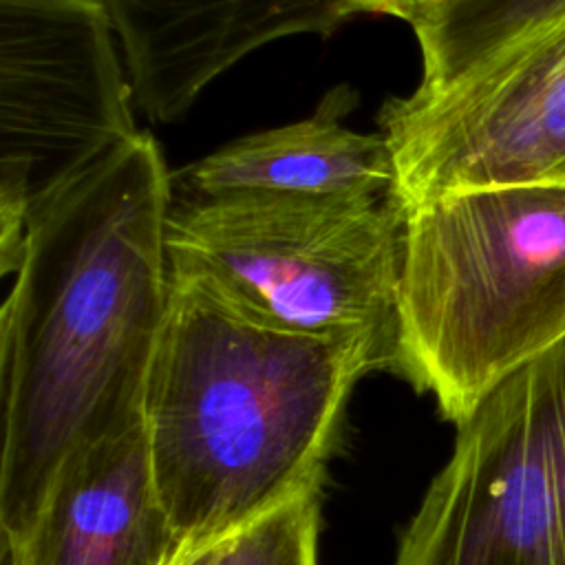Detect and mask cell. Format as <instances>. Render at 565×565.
<instances>
[{"label":"cell","instance_id":"4","mask_svg":"<svg viewBox=\"0 0 565 565\" xmlns=\"http://www.w3.org/2000/svg\"><path fill=\"white\" fill-rule=\"evenodd\" d=\"M404 221L395 192L172 194L168 269L271 327L362 342L397 371Z\"/></svg>","mask_w":565,"mask_h":565},{"label":"cell","instance_id":"15","mask_svg":"<svg viewBox=\"0 0 565 565\" xmlns=\"http://www.w3.org/2000/svg\"><path fill=\"white\" fill-rule=\"evenodd\" d=\"M177 558H179V556H177ZM177 558H174V563H172V565H177Z\"/></svg>","mask_w":565,"mask_h":565},{"label":"cell","instance_id":"12","mask_svg":"<svg viewBox=\"0 0 565 565\" xmlns=\"http://www.w3.org/2000/svg\"><path fill=\"white\" fill-rule=\"evenodd\" d=\"M320 492L298 497L258 521L196 550L177 565H318Z\"/></svg>","mask_w":565,"mask_h":565},{"label":"cell","instance_id":"13","mask_svg":"<svg viewBox=\"0 0 565 565\" xmlns=\"http://www.w3.org/2000/svg\"><path fill=\"white\" fill-rule=\"evenodd\" d=\"M358 13H382V15H393L399 20L411 22L419 11L441 2V0H349Z\"/></svg>","mask_w":565,"mask_h":565},{"label":"cell","instance_id":"11","mask_svg":"<svg viewBox=\"0 0 565 565\" xmlns=\"http://www.w3.org/2000/svg\"><path fill=\"white\" fill-rule=\"evenodd\" d=\"M561 20L565 0H441L408 22L422 57L415 88H441Z\"/></svg>","mask_w":565,"mask_h":565},{"label":"cell","instance_id":"1","mask_svg":"<svg viewBox=\"0 0 565 565\" xmlns=\"http://www.w3.org/2000/svg\"><path fill=\"white\" fill-rule=\"evenodd\" d=\"M170 205L172 172L146 130L33 203L0 309L2 541L29 536L77 452L141 424Z\"/></svg>","mask_w":565,"mask_h":565},{"label":"cell","instance_id":"10","mask_svg":"<svg viewBox=\"0 0 565 565\" xmlns=\"http://www.w3.org/2000/svg\"><path fill=\"white\" fill-rule=\"evenodd\" d=\"M338 93L307 119L238 137L172 174L174 196L274 192L380 196L395 192L386 137L342 124Z\"/></svg>","mask_w":565,"mask_h":565},{"label":"cell","instance_id":"5","mask_svg":"<svg viewBox=\"0 0 565 565\" xmlns=\"http://www.w3.org/2000/svg\"><path fill=\"white\" fill-rule=\"evenodd\" d=\"M393 565H565V340L457 426Z\"/></svg>","mask_w":565,"mask_h":565},{"label":"cell","instance_id":"3","mask_svg":"<svg viewBox=\"0 0 565 565\" xmlns=\"http://www.w3.org/2000/svg\"><path fill=\"white\" fill-rule=\"evenodd\" d=\"M397 373L459 426L565 340V181L490 185L406 210Z\"/></svg>","mask_w":565,"mask_h":565},{"label":"cell","instance_id":"6","mask_svg":"<svg viewBox=\"0 0 565 565\" xmlns=\"http://www.w3.org/2000/svg\"><path fill=\"white\" fill-rule=\"evenodd\" d=\"M102 0H0V276L35 201L139 132Z\"/></svg>","mask_w":565,"mask_h":565},{"label":"cell","instance_id":"2","mask_svg":"<svg viewBox=\"0 0 565 565\" xmlns=\"http://www.w3.org/2000/svg\"><path fill=\"white\" fill-rule=\"evenodd\" d=\"M382 369L362 342L271 327L205 280L170 274L141 426L183 550L320 492L344 404Z\"/></svg>","mask_w":565,"mask_h":565},{"label":"cell","instance_id":"9","mask_svg":"<svg viewBox=\"0 0 565 565\" xmlns=\"http://www.w3.org/2000/svg\"><path fill=\"white\" fill-rule=\"evenodd\" d=\"M20 547L24 565H172L183 545L159 499L143 426L77 452Z\"/></svg>","mask_w":565,"mask_h":565},{"label":"cell","instance_id":"7","mask_svg":"<svg viewBox=\"0 0 565 565\" xmlns=\"http://www.w3.org/2000/svg\"><path fill=\"white\" fill-rule=\"evenodd\" d=\"M404 212L450 192L565 181V20L377 117Z\"/></svg>","mask_w":565,"mask_h":565},{"label":"cell","instance_id":"14","mask_svg":"<svg viewBox=\"0 0 565 565\" xmlns=\"http://www.w3.org/2000/svg\"><path fill=\"white\" fill-rule=\"evenodd\" d=\"M2 565H24V554L20 543L2 541Z\"/></svg>","mask_w":565,"mask_h":565},{"label":"cell","instance_id":"8","mask_svg":"<svg viewBox=\"0 0 565 565\" xmlns=\"http://www.w3.org/2000/svg\"><path fill=\"white\" fill-rule=\"evenodd\" d=\"M141 110L181 119L249 53L291 35H333L358 15L349 0H102Z\"/></svg>","mask_w":565,"mask_h":565}]
</instances>
